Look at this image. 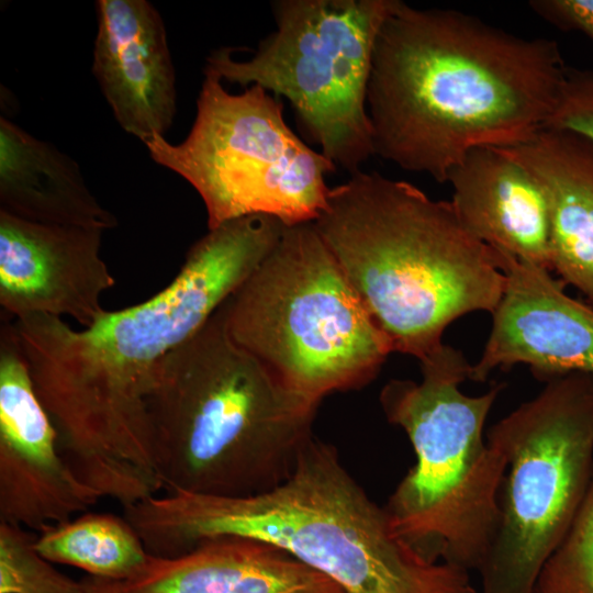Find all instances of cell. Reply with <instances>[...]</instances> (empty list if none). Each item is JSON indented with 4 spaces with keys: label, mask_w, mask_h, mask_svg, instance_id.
<instances>
[{
    "label": "cell",
    "mask_w": 593,
    "mask_h": 593,
    "mask_svg": "<svg viewBox=\"0 0 593 593\" xmlns=\"http://www.w3.org/2000/svg\"><path fill=\"white\" fill-rule=\"evenodd\" d=\"M92 72L120 126L143 143L165 136L176 114L166 30L146 0H98Z\"/></svg>",
    "instance_id": "obj_14"
},
{
    "label": "cell",
    "mask_w": 593,
    "mask_h": 593,
    "mask_svg": "<svg viewBox=\"0 0 593 593\" xmlns=\"http://www.w3.org/2000/svg\"><path fill=\"white\" fill-rule=\"evenodd\" d=\"M393 0H276V29L249 59L222 47L204 70L284 97L321 153L349 176L374 156L367 88L374 41Z\"/></svg>",
    "instance_id": "obj_8"
},
{
    "label": "cell",
    "mask_w": 593,
    "mask_h": 593,
    "mask_svg": "<svg viewBox=\"0 0 593 593\" xmlns=\"http://www.w3.org/2000/svg\"><path fill=\"white\" fill-rule=\"evenodd\" d=\"M523 165L546 192L550 269L593 307V143L544 127L519 145L499 148Z\"/></svg>",
    "instance_id": "obj_17"
},
{
    "label": "cell",
    "mask_w": 593,
    "mask_h": 593,
    "mask_svg": "<svg viewBox=\"0 0 593 593\" xmlns=\"http://www.w3.org/2000/svg\"><path fill=\"white\" fill-rule=\"evenodd\" d=\"M35 540L29 529L0 522V593H83L82 580L58 571Z\"/></svg>",
    "instance_id": "obj_20"
},
{
    "label": "cell",
    "mask_w": 593,
    "mask_h": 593,
    "mask_svg": "<svg viewBox=\"0 0 593 593\" xmlns=\"http://www.w3.org/2000/svg\"><path fill=\"white\" fill-rule=\"evenodd\" d=\"M147 552L183 555L203 540L264 541L324 574L344 593H472L463 568L434 561L396 536L384 507L312 436L278 485L246 496L166 491L124 508Z\"/></svg>",
    "instance_id": "obj_3"
},
{
    "label": "cell",
    "mask_w": 593,
    "mask_h": 593,
    "mask_svg": "<svg viewBox=\"0 0 593 593\" xmlns=\"http://www.w3.org/2000/svg\"><path fill=\"white\" fill-rule=\"evenodd\" d=\"M35 547L53 563L120 582L137 575L150 557L132 524L109 513H85L45 526L36 532Z\"/></svg>",
    "instance_id": "obj_19"
},
{
    "label": "cell",
    "mask_w": 593,
    "mask_h": 593,
    "mask_svg": "<svg viewBox=\"0 0 593 593\" xmlns=\"http://www.w3.org/2000/svg\"><path fill=\"white\" fill-rule=\"evenodd\" d=\"M224 312L238 346L318 403L367 385L393 353L313 222L286 226Z\"/></svg>",
    "instance_id": "obj_7"
},
{
    "label": "cell",
    "mask_w": 593,
    "mask_h": 593,
    "mask_svg": "<svg viewBox=\"0 0 593 593\" xmlns=\"http://www.w3.org/2000/svg\"><path fill=\"white\" fill-rule=\"evenodd\" d=\"M100 497L74 473L36 395L11 320L0 329V522L38 532Z\"/></svg>",
    "instance_id": "obj_11"
},
{
    "label": "cell",
    "mask_w": 593,
    "mask_h": 593,
    "mask_svg": "<svg viewBox=\"0 0 593 593\" xmlns=\"http://www.w3.org/2000/svg\"><path fill=\"white\" fill-rule=\"evenodd\" d=\"M103 230L42 224L0 211V306L5 320L47 314L83 327L115 284L100 255Z\"/></svg>",
    "instance_id": "obj_13"
},
{
    "label": "cell",
    "mask_w": 593,
    "mask_h": 593,
    "mask_svg": "<svg viewBox=\"0 0 593 593\" xmlns=\"http://www.w3.org/2000/svg\"><path fill=\"white\" fill-rule=\"evenodd\" d=\"M528 5L549 24L579 32L593 42V0H533Z\"/></svg>",
    "instance_id": "obj_23"
},
{
    "label": "cell",
    "mask_w": 593,
    "mask_h": 593,
    "mask_svg": "<svg viewBox=\"0 0 593 593\" xmlns=\"http://www.w3.org/2000/svg\"><path fill=\"white\" fill-rule=\"evenodd\" d=\"M0 211L42 224L103 231L118 224L92 195L76 161L4 118L0 120Z\"/></svg>",
    "instance_id": "obj_18"
},
{
    "label": "cell",
    "mask_w": 593,
    "mask_h": 593,
    "mask_svg": "<svg viewBox=\"0 0 593 593\" xmlns=\"http://www.w3.org/2000/svg\"><path fill=\"white\" fill-rule=\"evenodd\" d=\"M144 145L200 194L209 230L257 214L287 226L314 222L331 189L325 177L337 169L293 133L278 97L257 85L232 94L205 70L188 136L170 144L155 135Z\"/></svg>",
    "instance_id": "obj_9"
},
{
    "label": "cell",
    "mask_w": 593,
    "mask_h": 593,
    "mask_svg": "<svg viewBox=\"0 0 593 593\" xmlns=\"http://www.w3.org/2000/svg\"><path fill=\"white\" fill-rule=\"evenodd\" d=\"M313 224L392 351L421 360L455 320L492 314L502 298L497 253L450 201L410 182L360 170L329 189Z\"/></svg>",
    "instance_id": "obj_4"
},
{
    "label": "cell",
    "mask_w": 593,
    "mask_h": 593,
    "mask_svg": "<svg viewBox=\"0 0 593 593\" xmlns=\"http://www.w3.org/2000/svg\"><path fill=\"white\" fill-rule=\"evenodd\" d=\"M318 402L230 336L224 304L161 363L148 399L165 491L246 496L293 470Z\"/></svg>",
    "instance_id": "obj_5"
},
{
    "label": "cell",
    "mask_w": 593,
    "mask_h": 593,
    "mask_svg": "<svg viewBox=\"0 0 593 593\" xmlns=\"http://www.w3.org/2000/svg\"><path fill=\"white\" fill-rule=\"evenodd\" d=\"M496 253L505 287L469 379L483 382L493 370L515 365L546 381L593 376V307L571 298L549 269Z\"/></svg>",
    "instance_id": "obj_12"
},
{
    "label": "cell",
    "mask_w": 593,
    "mask_h": 593,
    "mask_svg": "<svg viewBox=\"0 0 593 593\" xmlns=\"http://www.w3.org/2000/svg\"><path fill=\"white\" fill-rule=\"evenodd\" d=\"M82 582L83 593H124L120 581L88 575Z\"/></svg>",
    "instance_id": "obj_24"
},
{
    "label": "cell",
    "mask_w": 593,
    "mask_h": 593,
    "mask_svg": "<svg viewBox=\"0 0 593 593\" xmlns=\"http://www.w3.org/2000/svg\"><path fill=\"white\" fill-rule=\"evenodd\" d=\"M124 593H344L324 574L264 541L224 536L188 552L150 556Z\"/></svg>",
    "instance_id": "obj_16"
},
{
    "label": "cell",
    "mask_w": 593,
    "mask_h": 593,
    "mask_svg": "<svg viewBox=\"0 0 593 593\" xmlns=\"http://www.w3.org/2000/svg\"><path fill=\"white\" fill-rule=\"evenodd\" d=\"M537 583L539 593H593V477L572 525Z\"/></svg>",
    "instance_id": "obj_21"
},
{
    "label": "cell",
    "mask_w": 593,
    "mask_h": 593,
    "mask_svg": "<svg viewBox=\"0 0 593 593\" xmlns=\"http://www.w3.org/2000/svg\"><path fill=\"white\" fill-rule=\"evenodd\" d=\"M447 182L454 209L477 238L551 271L547 195L523 165L499 148H477L451 170Z\"/></svg>",
    "instance_id": "obj_15"
},
{
    "label": "cell",
    "mask_w": 593,
    "mask_h": 593,
    "mask_svg": "<svg viewBox=\"0 0 593 593\" xmlns=\"http://www.w3.org/2000/svg\"><path fill=\"white\" fill-rule=\"evenodd\" d=\"M545 127L569 131L593 143V70L568 67Z\"/></svg>",
    "instance_id": "obj_22"
},
{
    "label": "cell",
    "mask_w": 593,
    "mask_h": 593,
    "mask_svg": "<svg viewBox=\"0 0 593 593\" xmlns=\"http://www.w3.org/2000/svg\"><path fill=\"white\" fill-rule=\"evenodd\" d=\"M567 68L551 38L393 0L367 88L374 156L447 182L470 152L513 147L542 130Z\"/></svg>",
    "instance_id": "obj_2"
},
{
    "label": "cell",
    "mask_w": 593,
    "mask_h": 593,
    "mask_svg": "<svg viewBox=\"0 0 593 593\" xmlns=\"http://www.w3.org/2000/svg\"><path fill=\"white\" fill-rule=\"evenodd\" d=\"M547 382L486 434L506 471L496 530L481 564L485 593H534L593 477V376Z\"/></svg>",
    "instance_id": "obj_10"
},
{
    "label": "cell",
    "mask_w": 593,
    "mask_h": 593,
    "mask_svg": "<svg viewBox=\"0 0 593 593\" xmlns=\"http://www.w3.org/2000/svg\"><path fill=\"white\" fill-rule=\"evenodd\" d=\"M284 227L257 214L209 230L161 291L82 329L47 314L11 320L60 454L100 500L125 508L165 490L148 415L161 363L256 271Z\"/></svg>",
    "instance_id": "obj_1"
},
{
    "label": "cell",
    "mask_w": 593,
    "mask_h": 593,
    "mask_svg": "<svg viewBox=\"0 0 593 593\" xmlns=\"http://www.w3.org/2000/svg\"><path fill=\"white\" fill-rule=\"evenodd\" d=\"M422 380L392 379L380 392L387 419L407 435L415 465L385 505L394 534L429 559L481 567L500 516L504 455L483 438L504 389L471 396L460 390L471 363L441 343L419 360Z\"/></svg>",
    "instance_id": "obj_6"
}]
</instances>
